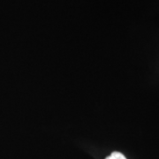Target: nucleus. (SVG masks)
Instances as JSON below:
<instances>
[{
    "label": "nucleus",
    "instance_id": "1",
    "mask_svg": "<svg viewBox=\"0 0 159 159\" xmlns=\"http://www.w3.org/2000/svg\"><path fill=\"white\" fill-rule=\"evenodd\" d=\"M105 159H126L125 157L123 154L119 153V152H113L111 153L109 157H107Z\"/></svg>",
    "mask_w": 159,
    "mask_h": 159
}]
</instances>
